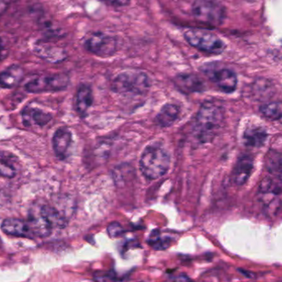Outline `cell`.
<instances>
[{"instance_id": "cell-24", "label": "cell", "mask_w": 282, "mask_h": 282, "mask_svg": "<svg viewBox=\"0 0 282 282\" xmlns=\"http://www.w3.org/2000/svg\"><path fill=\"white\" fill-rule=\"evenodd\" d=\"M124 233L123 227L118 222H112L107 226V234L110 236V238H119Z\"/></svg>"}, {"instance_id": "cell-7", "label": "cell", "mask_w": 282, "mask_h": 282, "mask_svg": "<svg viewBox=\"0 0 282 282\" xmlns=\"http://www.w3.org/2000/svg\"><path fill=\"white\" fill-rule=\"evenodd\" d=\"M70 83V78L66 73H56L52 75L39 76L29 81L25 85L28 93H40L63 90Z\"/></svg>"}, {"instance_id": "cell-18", "label": "cell", "mask_w": 282, "mask_h": 282, "mask_svg": "<svg viewBox=\"0 0 282 282\" xmlns=\"http://www.w3.org/2000/svg\"><path fill=\"white\" fill-rule=\"evenodd\" d=\"M39 212L52 228L64 229L67 226V220L66 218L56 208L48 205H45L40 207Z\"/></svg>"}, {"instance_id": "cell-6", "label": "cell", "mask_w": 282, "mask_h": 282, "mask_svg": "<svg viewBox=\"0 0 282 282\" xmlns=\"http://www.w3.org/2000/svg\"><path fill=\"white\" fill-rule=\"evenodd\" d=\"M83 45L87 51L100 57H109L117 51V40L105 32H89L86 35Z\"/></svg>"}, {"instance_id": "cell-16", "label": "cell", "mask_w": 282, "mask_h": 282, "mask_svg": "<svg viewBox=\"0 0 282 282\" xmlns=\"http://www.w3.org/2000/svg\"><path fill=\"white\" fill-rule=\"evenodd\" d=\"M93 93L90 87L81 85L78 89L75 98V107L78 114L81 117H85L88 110L93 103Z\"/></svg>"}, {"instance_id": "cell-27", "label": "cell", "mask_w": 282, "mask_h": 282, "mask_svg": "<svg viewBox=\"0 0 282 282\" xmlns=\"http://www.w3.org/2000/svg\"><path fill=\"white\" fill-rule=\"evenodd\" d=\"M107 1L117 7H125L129 5L131 2V0H107Z\"/></svg>"}, {"instance_id": "cell-9", "label": "cell", "mask_w": 282, "mask_h": 282, "mask_svg": "<svg viewBox=\"0 0 282 282\" xmlns=\"http://www.w3.org/2000/svg\"><path fill=\"white\" fill-rule=\"evenodd\" d=\"M1 229L4 234L14 237L34 238L29 222L16 218H8L2 221Z\"/></svg>"}, {"instance_id": "cell-11", "label": "cell", "mask_w": 282, "mask_h": 282, "mask_svg": "<svg viewBox=\"0 0 282 282\" xmlns=\"http://www.w3.org/2000/svg\"><path fill=\"white\" fill-rule=\"evenodd\" d=\"M22 117L26 127H32L33 125L44 127L52 119V116L48 112L32 107H25L22 112Z\"/></svg>"}, {"instance_id": "cell-10", "label": "cell", "mask_w": 282, "mask_h": 282, "mask_svg": "<svg viewBox=\"0 0 282 282\" xmlns=\"http://www.w3.org/2000/svg\"><path fill=\"white\" fill-rule=\"evenodd\" d=\"M52 143L56 155L61 160L66 159L72 143L71 132L67 128H60L55 132Z\"/></svg>"}, {"instance_id": "cell-26", "label": "cell", "mask_w": 282, "mask_h": 282, "mask_svg": "<svg viewBox=\"0 0 282 282\" xmlns=\"http://www.w3.org/2000/svg\"><path fill=\"white\" fill-rule=\"evenodd\" d=\"M160 238V232L158 231V229H155V230H153V231L151 233L147 242H148L150 245H153L156 242H158Z\"/></svg>"}, {"instance_id": "cell-23", "label": "cell", "mask_w": 282, "mask_h": 282, "mask_svg": "<svg viewBox=\"0 0 282 282\" xmlns=\"http://www.w3.org/2000/svg\"><path fill=\"white\" fill-rule=\"evenodd\" d=\"M16 175V170L9 163L5 161L0 160V177L12 178Z\"/></svg>"}, {"instance_id": "cell-17", "label": "cell", "mask_w": 282, "mask_h": 282, "mask_svg": "<svg viewBox=\"0 0 282 282\" xmlns=\"http://www.w3.org/2000/svg\"><path fill=\"white\" fill-rule=\"evenodd\" d=\"M180 113V108L175 104H166L162 107L156 117V122L161 127H168L177 121Z\"/></svg>"}, {"instance_id": "cell-21", "label": "cell", "mask_w": 282, "mask_h": 282, "mask_svg": "<svg viewBox=\"0 0 282 282\" xmlns=\"http://www.w3.org/2000/svg\"><path fill=\"white\" fill-rule=\"evenodd\" d=\"M266 167L272 174L282 179V158L279 153L269 152L266 158Z\"/></svg>"}, {"instance_id": "cell-4", "label": "cell", "mask_w": 282, "mask_h": 282, "mask_svg": "<svg viewBox=\"0 0 282 282\" xmlns=\"http://www.w3.org/2000/svg\"><path fill=\"white\" fill-rule=\"evenodd\" d=\"M184 37L192 47L206 53L219 55L224 52L226 45L217 35L207 30L192 28L186 31Z\"/></svg>"}, {"instance_id": "cell-15", "label": "cell", "mask_w": 282, "mask_h": 282, "mask_svg": "<svg viewBox=\"0 0 282 282\" xmlns=\"http://www.w3.org/2000/svg\"><path fill=\"white\" fill-rule=\"evenodd\" d=\"M268 133L263 127H248L243 133V143L253 148H259L265 143Z\"/></svg>"}, {"instance_id": "cell-12", "label": "cell", "mask_w": 282, "mask_h": 282, "mask_svg": "<svg viewBox=\"0 0 282 282\" xmlns=\"http://www.w3.org/2000/svg\"><path fill=\"white\" fill-rule=\"evenodd\" d=\"M253 168V159L248 155L238 158L233 173V180L236 185L242 186L248 181Z\"/></svg>"}, {"instance_id": "cell-5", "label": "cell", "mask_w": 282, "mask_h": 282, "mask_svg": "<svg viewBox=\"0 0 282 282\" xmlns=\"http://www.w3.org/2000/svg\"><path fill=\"white\" fill-rule=\"evenodd\" d=\"M192 12L198 22L213 27L220 26L226 16L224 6L215 0H196Z\"/></svg>"}, {"instance_id": "cell-30", "label": "cell", "mask_w": 282, "mask_h": 282, "mask_svg": "<svg viewBox=\"0 0 282 282\" xmlns=\"http://www.w3.org/2000/svg\"><path fill=\"white\" fill-rule=\"evenodd\" d=\"M3 51H4V47H3V44H2V39L0 37V60L2 59Z\"/></svg>"}, {"instance_id": "cell-20", "label": "cell", "mask_w": 282, "mask_h": 282, "mask_svg": "<svg viewBox=\"0 0 282 282\" xmlns=\"http://www.w3.org/2000/svg\"><path fill=\"white\" fill-rule=\"evenodd\" d=\"M37 51L41 57L52 63L61 62L66 57V52L63 50L56 47H38Z\"/></svg>"}, {"instance_id": "cell-13", "label": "cell", "mask_w": 282, "mask_h": 282, "mask_svg": "<svg viewBox=\"0 0 282 282\" xmlns=\"http://www.w3.org/2000/svg\"><path fill=\"white\" fill-rule=\"evenodd\" d=\"M174 83L184 93L202 92L205 89L203 81L195 74H179L174 78Z\"/></svg>"}, {"instance_id": "cell-28", "label": "cell", "mask_w": 282, "mask_h": 282, "mask_svg": "<svg viewBox=\"0 0 282 282\" xmlns=\"http://www.w3.org/2000/svg\"><path fill=\"white\" fill-rule=\"evenodd\" d=\"M10 4V0H0V16H2L7 8Z\"/></svg>"}, {"instance_id": "cell-1", "label": "cell", "mask_w": 282, "mask_h": 282, "mask_svg": "<svg viewBox=\"0 0 282 282\" xmlns=\"http://www.w3.org/2000/svg\"><path fill=\"white\" fill-rule=\"evenodd\" d=\"M224 108L215 102L207 101L200 107L195 118L193 132L201 143L214 139L224 123Z\"/></svg>"}, {"instance_id": "cell-3", "label": "cell", "mask_w": 282, "mask_h": 282, "mask_svg": "<svg viewBox=\"0 0 282 282\" xmlns=\"http://www.w3.org/2000/svg\"><path fill=\"white\" fill-rule=\"evenodd\" d=\"M150 88L148 75L141 71H125L112 80V89L120 94L142 95Z\"/></svg>"}, {"instance_id": "cell-14", "label": "cell", "mask_w": 282, "mask_h": 282, "mask_svg": "<svg viewBox=\"0 0 282 282\" xmlns=\"http://www.w3.org/2000/svg\"><path fill=\"white\" fill-rule=\"evenodd\" d=\"M24 77V70L19 66H11L0 73V87L12 88L17 86Z\"/></svg>"}, {"instance_id": "cell-25", "label": "cell", "mask_w": 282, "mask_h": 282, "mask_svg": "<svg viewBox=\"0 0 282 282\" xmlns=\"http://www.w3.org/2000/svg\"><path fill=\"white\" fill-rule=\"evenodd\" d=\"M171 243H172V240L170 238H163V239L160 238L158 242H156L154 244H153L152 247L156 251L165 250L170 247Z\"/></svg>"}, {"instance_id": "cell-29", "label": "cell", "mask_w": 282, "mask_h": 282, "mask_svg": "<svg viewBox=\"0 0 282 282\" xmlns=\"http://www.w3.org/2000/svg\"><path fill=\"white\" fill-rule=\"evenodd\" d=\"M238 272L242 273L244 277L248 278H254V274L253 273H250V272H248V271L244 270V269H241V268H238Z\"/></svg>"}, {"instance_id": "cell-19", "label": "cell", "mask_w": 282, "mask_h": 282, "mask_svg": "<svg viewBox=\"0 0 282 282\" xmlns=\"http://www.w3.org/2000/svg\"><path fill=\"white\" fill-rule=\"evenodd\" d=\"M28 222L34 234L35 238L36 237H39V238L48 237L51 234V231L53 229L47 219L42 216L40 212L38 214H32Z\"/></svg>"}, {"instance_id": "cell-22", "label": "cell", "mask_w": 282, "mask_h": 282, "mask_svg": "<svg viewBox=\"0 0 282 282\" xmlns=\"http://www.w3.org/2000/svg\"><path fill=\"white\" fill-rule=\"evenodd\" d=\"M260 111L268 119L280 120L282 118V102H268L260 107Z\"/></svg>"}, {"instance_id": "cell-8", "label": "cell", "mask_w": 282, "mask_h": 282, "mask_svg": "<svg viewBox=\"0 0 282 282\" xmlns=\"http://www.w3.org/2000/svg\"><path fill=\"white\" fill-rule=\"evenodd\" d=\"M210 79L224 93L234 92L237 87L238 78L234 71L229 69H215L206 70Z\"/></svg>"}, {"instance_id": "cell-2", "label": "cell", "mask_w": 282, "mask_h": 282, "mask_svg": "<svg viewBox=\"0 0 282 282\" xmlns=\"http://www.w3.org/2000/svg\"><path fill=\"white\" fill-rule=\"evenodd\" d=\"M170 165L168 152L160 146H147L141 155L140 168L143 176L154 180L163 177Z\"/></svg>"}]
</instances>
